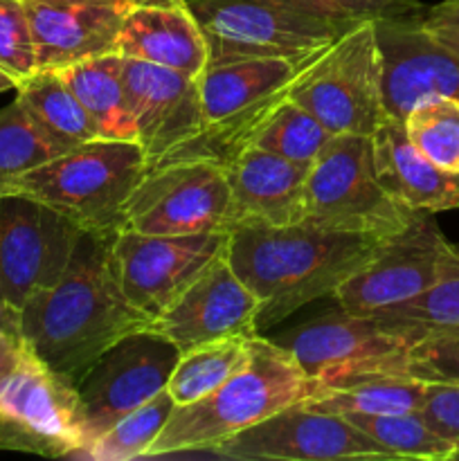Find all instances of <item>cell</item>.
<instances>
[{
  "label": "cell",
  "instance_id": "6da1fadb",
  "mask_svg": "<svg viewBox=\"0 0 459 461\" xmlns=\"http://www.w3.org/2000/svg\"><path fill=\"white\" fill-rule=\"evenodd\" d=\"M115 234L84 230L61 277L18 311L27 349L75 390L108 347L148 327L117 282Z\"/></svg>",
  "mask_w": 459,
  "mask_h": 461
},
{
  "label": "cell",
  "instance_id": "7a4b0ae2",
  "mask_svg": "<svg viewBox=\"0 0 459 461\" xmlns=\"http://www.w3.org/2000/svg\"><path fill=\"white\" fill-rule=\"evenodd\" d=\"M385 239L304 223L237 228L230 232L228 259L259 300L256 331H261L320 297H333L349 275L381 250Z\"/></svg>",
  "mask_w": 459,
  "mask_h": 461
},
{
  "label": "cell",
  "instance_id": "3957f363",
  "mask_svg": "<svg viewBox=\"0 0 459 461\" xmlns=\"http://www.w3.org/2000/svg\"><path fill=\"white\" fill-rule=\"evenodd\" d=\"M313 381L297 360L274 340L250 338V358L212 394L178 405L153 441L147 457L207 455L237 432L273 417L279 410L306 401Z\"/></svg>",
  "mask_w": 459,
  "mask_h": 461
},
{
  "label": "cell",
  "instance_id": "277c9868",
  "mask_svg": "<svg viewBox=\"0 0 459 461\" xmlns=\"http://www.w3.org/2000/svg\"><path fill=\"white\" fill-rule=\"evenodd\" d=\"M148 171L138 142L94 138L18 176L7 194H22L88 232H117L122 207Z\"/></svg>",
  "mask_w": 459,
  "mask_h": 461
},
{
  "label": "cell",
  "instance_id": "5b68a950",
  "mask_svg": "<svg viewBox=\"0 0 459 461\" xmlns=\"http://www.w3.org/2000/svg\"><path fill=\"white\" fill-rule=\"evenodd\" d=\"M288 99L333 135H372L387 117L382 59L374 21H360L310 54L297 70Z\"/></svg>",
  "mask_w": 459,
  "mask_h": 461
},
{
  "label": "cell",
  "instance_id": "8992f818",
  "mask_svg": "<svg viewBox=\"0 0 459 461\" xmlns=\"http://www.w3.org/2000/svg\"><path fill=\"white\" fill-rule=\"evenodd\" d=\"M302 63L286 59H243L207 66L198 77L201 138L165 162L214 160L225 165L234 153L250 144L261 122L288 99V88Z\"/></svg>",
  "mask_w": 459,
  "mask_h": 461
},
{
  "label": "cell",
  "instance_id": "52a82bcc",
  "mask_svg": "<svg viewBox=\"0 0 459 461\" xmlns=\"http://www.w3.org/2000/svg\"><path fill=\"white\" fill-rule=\"evenodd\" d=\"M414 214L378 185L369 135H333L309 167L302 203L304 225L392 237Z\"/></svg>",
  "mask_w": 459,
  "mask_h": 461
},
{
  "label": "cell",
  "instance_id": "ba28073f",
  "mask_svg": "<svg viewBox=\"0 0 459 461\" xmlns=\"http://www.w3.org/2000/svg\"><path fill=\"white\" fill-rule=\"evenodd\" d=\"M207 45V66L243 59L306 61L356 23L331 21L266 0H187Z\"/></svg>",
  "mask_w": 459,
  "mask_h": 461
},
{
  "label": "cell",
  "instance_id": "9c48e42d",
  "mask_svg": "<svg viewBox=\"0 0 459 461\" xmlns=\"http://www.w3.org/2000/svg\"><path fill=\"white\" fill-rule=\"evenodd\" d=\"M180 349L156 329L142 327L108 347L76 385L81 455L94 439L166 390Z\"/></svg>",
  "mask_w": 459,
  "mask_h": 461
},
{
  "label": "cell",
  "instance_id": "30bf717a",
  "mask_svg": "<svg viewBox=\"0 0 459 461\" xmlns=\"http://www.w3.org/2000/svg\"><path fill=\"white\" fill-rule=\"evenodd\" d=\"M232 228V192L214 160L153 167L122 207L120 230L142 234H230Z\"/></svg>",
  "mask_w": 459,
  "mask_h": 461
},
{
  "label": "cell",
  "instance_id": "8fae6325",
  "mask_svg": "<svg viewBox=\"0 0 459 461\" xmlns=\"http://www.w3.org/2000/svg\"><path fill=\"white\" fill-rule=\"evenodd\" d=\"M313 383L358 374H405L408 338L381 318L354 315L342 306L322 311L273 338Z\"/></svg>",
  "mask_w": 459,
  "mask_h": 461
},
{
  "label": "cell",
  "instance_id": "7c38bea8",
  "mask_svg": "<svg viewBox=\"0 0 459 461\" xmlns=\"http://www.w3.org/2000/svg\"><path fill=\"white\" fill-rule=\"evenodd\" d=\"M454 246L441 234L432 214L417 212L400 232L333 293L338 306L354 315L378 318L430 288L453 257Z\"/></svg>",
  "mask_w": 459,
  "mask_h": 461
},
{
  "label": "cell",
  "instance_id": "4fadbf2b",
  "mask_svg": "<svg viewBox=\"0 0 459 461\" xmlns=\"http://www.w3.org/2000/svg\"><path fill=\"white\" fill-rule=\"evenodd\" d=\"M0 437L4 450L79 457L76 390L54 376L30 349L0 378Z\"/></svg>",
  "mask_w": 459,
  "mask_h": 461
},
{
  "label": "cell",
  "instance_id": "5bb4252c",
  "mask_svg": "<svg viewBox=\"0 0 459 461\" xmlns=\"http://www.w3.org/2000/svg\"><path fill=\"white\" fill-rule=\"evenodd\" d=\"M84 230L54 207L0 194V302L21 311L66 270Z\"/></svg>",
  "mask_w": 459,
  "mask_h": 461
},
{
  "label": "cell",
  "instance_id": "9a60e30c",
  "mask_svg": "<svg viewBox=\"0 0 459 461\" xmlns=\"http://www.w3.org/2000/svg\"><path fill=\"white\" fill-rule=\"evenodd\" d=\"M228 232L142 234L117 230L111 250L117 282L126 300L151 322L228 250Z\"/></svg>",
  "mask_w": 459,
  "mask_h": 461
},
{
  "label": "cell",
  "instance_id": "2e32d148",
  "mask_svg": "<svg viewBox=\"0 0 459 461\" xmlns=\"http://www.w3.org/2000/svg\"><path fill=\"white\" fill-rule=\"evenodd\" d=\"M220 459L282 461H385L378 444L342 414L315 412L304 403L288 405L273 417L246 428L212 450Z\"/></svg>",
  "mask_w": 459,
  "mask_h": 461
},
{
  "label": "cell",
  "instance_id": "e0dca14e",
  "mask_svg": "<svg viewBox=\"0 0 459 461\" xmlns=\"http://www.w3.org/2000/svg\"><path fill=\"white\" fill-rule=\"evenodd\" d=\"M259 309V300L234 273L225 250L148 327L187 351L220 338L256 336Z\"/></svg>",
  "mask_w": 459,
  "mask_h": 461
},
{
  "label": "cell",
  "instance_id": "ac0fdd59",
  "mask_svg": "<svg viewBox=\"0 0 459 461\" xmlns=\"http://www.w3.org/2000/svg\"><path fill=\"white\" fill-rule=\"evenodd\" d=\"M124 84L148 169L201 138L198 77L124 57Z\"/></svg>",
  "mask_w": 459,
  "mask_h": 461
},
{
  "label": "cell",
  "instance_id": "d6986e66",
  "mask_svg": "<svg viewBox=\"0 0 459 461\" xmlns=\"http://www.w3.org/2000/svg\"><path fill=\"white\" fill-rule=\"evenodd\" d=\"M421 14L374 21L382 59V104L396 120H405L423 99H459V59L423 32Z\"/></svg>",
  "mask_w": 459,
  "mask_h": 461
},
{
  "label": "cell",
  "instance_id": "ffe728a7",
  "mask_svg": "<svg viewBox=\"0 0 459 461\" xmlns=\"http://www.w3.org/2000/svg\"><path fill=\"white\" fill-rule=\"evenodd\" d=\"M39 70L117 52L124 18L142 0H22Z\"/></svg>",
  "mask_w": 459,
  "mask_h": 461
},
{
  "label": "cell",
  "instance_id": "44dd1931",
  "mask_svg": "<svg viewBox=\"0 0 459 461\" xmlns=\"http://www.w3.org/2000/svg\"><path fill=\"white\" fill-rule=\"evenodd\" d=\"M223 169L232 192V230L302 223L309 167L248 144L225 162Z\"/></svg>",
  "mask_w": 459,
  "mask_h": 461
},
{
  "label": "cell",
  "instance_id": "7402d4cb",
  "mask_svg": "<svg viewBox=\"0 0 459 461\" xmlns=\"http://www.w3.org/2000/svg\"><path fill=\"white\" fill-rule=\"evenodd\" d=\"M372 140L374 174L390 198L412 212L459 210V174L439 169L405 133L403 120L387 115Z\"/></svg>",
  "mask_w": 459,
  "mask_h": 461
},
{
  "label": "cell",
  "instance_id": "603a6c76",
  "mask_svg": "<svg viewBox=\"0 0 459 461\" xmlns=\"http://www.w3.org/2000/svg\"><path fill=\"white\" fill-rule=\"evenodd\" d=\"M117 54L187 77L207 68V45L187 0H142L124 18Z\"/></svg>",
  "mask_w": 459,
  "mask_h": 461
},
{
  "label": "cell",
  "instance_id": "cb8c5ba5",
  "mask_svg": "<svg viewBox=\"0 0 459 461\" xmlns=\"http://www.w3.org/2000/svg\"><path fill=\"white\" fill-rule=\"evenodd\" d=\"M93 122L97 138L138 142L129 90L124 84V57L117 52L84 59L57 70Z\"/></svg>",
  "mask_w": 459,
  "mask_h": 461
},
{
  "label": "cell",
  "instance_id": "d4e9b609",
  "mask_svg": "<svg viewBox=\"0 0 459 461\" xmlns=\"http://www.w3.org/2000/svg\"><path fill=\"white\" fill-rule=\"evenodd\" d=\"M428 383L399 374H358L313 383L302 403L327 414H405L418 412Z\"/></svg>",
  "mask_w": 459,
  "mask_h": 461
},
{
  "label": "cell",
  "instance_id": "484cf974",
  "mask_svg": "<svg viewBox=\"0 0 459 461\" xmlns=\"http://www.w3.org/2000/svg\"><path fill=\"white\" fill-rule=\"evenodd\" d=\"M16 93L27 115L63 151L97 138L88 113L57 70H39L18 84Z\"/></svg>",
  "mask_w": 459,
  "mask_h": 461
},
{
  "label": "cell",
  "instance_id": "4316f807",
  "mask_svg": "<svg viewBox=\"0 0 459 461\" xmlns=\"http://www.w3.org/2000/svg\"><path fill=\"white\" fill-rule=\"evenodd\" d=\"M378 318L399 329L412 347L430 338L459 336V248L430 288Z\"/></svg>",
  "mask_w": 459,
  "mask_h": 461
},
{
  "label": "cell",
  "instance_id": "83f0119b",
  "mask_svg": "<svg viewBox=\"0 0 459 461\" xmlns=\"http://www.w3.org/2000/svg\"><path fill=\"white\" fill-rule=\"evenodd\" d=\"M250 338H220L180 351L178 363L166 383V392L174 399L176 408L212 394L237 369H241L250 358Z\"/></svg>",
  "mask_w": 459,
  "mask_h": 461
},
{
  "label": "cell",
  "instance_id": "f1b7e54d",
  "mask_svg": "<svg viewBox=\"0 0 459 461\" xmlns=\"http://www.w3.org/2000/svg\"><path fill=\"white\" fill-rule=\"evenodd\" d=\"M360 432L381 446L392 459L446 461L457 457L450 441L436 435L421 412L405 414H342Z\"/></svg>",
  "mask_w": 459,
  "mask_h": 461
},
{
  "label": "cell",
  "instance_id": "f546056e",
  "mask_svg": "<svg viewBox=\"0 0 459 461\" xmlns=\"http://www.w3.org/2000/svg\"><path fill=\"white\" fill-rule=\"evenodd\" d=\"M333 133H328L300 104L284 99L252 135V147L282 156L295 165L310 167L318 153L327 147Z\"/></svg>",
  "mask_w": 459,
  "mask_h": 461
},
{
  "label": "cell",
  "instance_id": "4dcf8cb0",
  "mask_svg": "<svg viewBox=\"0 0 459 461\" xmlns=\"http://www.w3.org/2000/svg\"><path fill=\"white\" fill-rule=\"evenodd\" d=\"M176 410L174 399L166 390L153 396L138 410L122 417L115 426L108 428L99 439L88 446L81 459L93 461H129L147 457L153 441L169 421L171 412Z\"/></svg>",
  "mask_w": 459,
  "mask_h": 461
},
{
  "label": "cell",
  "instance_id": "1f68e13d",
  "mask_svg": "<svg viewBox=\"0 0 459 461\" xmlns=\"http://www.w3.org/2000/svg\"><path fill=\"white\" fill-rule=\"evenodd\" d=\"M61 153L66 151L39 129L18 99L0 108V194H7L9 185L18 176L45 165Z\"/></svg>",
  "mask_w": 459,
  "mask_h": 461
},
{
  "label": "cell",
  "instance_id": "d6a6232c",
  "mask_svg": "<svg viewBox=\"0 0 459 461\" xmlns=\"http://www.w3.org/2000/svg\"><path fill=\"white\" fill-rule=\"evenodd\" d=\"M410 142L439 169L459 174V99L430 97L403 120Z\"/></svg>",
  "mask_w": 459,
  "mask_h": 461
},
{
  "label": "cell",
  "instance_id": "836d02e7",
  "mask_svg": "<svg viewBox=\"0 0 459 461\" xmlns=\"http://www.w3.org/2000/svg\"><path fill=\"white\" fill-rule=\"evenodd\" d=\"M0 68L18 84L39 72L34 36L22 0H0Z\"/></svg>",
  "mask_w": 459,
  "mask_h": 461
},
{
  "label": "cell",
  "instance_id": "e575fe53",
  "mask_svg": "<svg viewBox=\"0 0 459 461\" xmlns=\"http://www.w3.org/2000/svg\"><path fill=\"white\" fill-rule=\"evenodd\" d=\"M405 374L423 383L459 385V336L430 338L405 354Z\"/></svg>",
  "mask_w": 459,
  "mask_h": 461
},
{
  "label": "cell",
  "instance_id": "d590c367",
  "mask_svg": "<svg viewBox=\"0 0 459 461\" xmlns=\"http://www.w3.org/2000/svg\"><path fill=\"white\" fill-rule=\"evenodd\" d=\"M428 426L454 446L459 459V385L446 383H428L426 401L421 410Z\"/></svg>",
  "mask_w": 459,
  "mask_h": 461
},
{
  "label": "cell",
  "instance_id": "8d00e7d4",
  "mask_svg": "<svg viewBox=\"0 0 459 461\" xmlns=\"http://www.w3.org/2000/svg\"><path fill=\"white\" fill-rule=\"evenodd\" d=\"M336 14L345 21H382L421 14L423 5L418 0H327Z\"/></svg>",
  "mask_w": 459,
  "mask_h": 461
},
{
  "label": "cell",
  "instance_id": "74e56055",
  "mask_svg": "<svg viewBox=\"0 0 459 461\" xmlns=\"http://www.w3.org/2000/svg\"><path fill=\"white\" fill-rule=\"evenodd\" d=\"M421 27L436 45L459 59V0H441L423 9Z\"/></svg>",
  "mask_w": 459,
  "mask_h": 461
},
{
  "label": "cell",
  "instance_id": "f35d334b",
  "mask_svg": "<svg viewBox=\"0 0 459 461\" xmlns=\"http://www.w3.org/2000/svg\"><path fill=\"white\" fill-rule=\"evenodd\" d=\"M22 349H25V342L21 336L18 311L0 302V378L16 365Z\"/></svg>",
  "mask_w": 459,
  "mask_h": 461
},
{
  "label": "cell",
  "instance_id": "ab89813d",
  "mask_svg": "<svg viewBox=\"0 0 459 461\" xmlns=\"http://www.w3.org/2000/svg\"><path fill=\"white\" fill-rule=\"evenodd\" d=\"M266 3L279 5V7H288L295 9V12H304V14H313V16H322V18H331V21H345L336 14V9L327 3V0H266ZM354 23V21H351Z\"/></svg>",
  "mask_w": 459,
  "mask_h": 461
},
{
  "label": "cell",
  "instance_id": "60d3db41",
  "mask_svg": "<svg viewBox=\"0 0 459 461\" xmlns=\"http://www.w3.org/2000/svg\"><path fill=\"white\" fill-rule=\"evenodd\" d=\"M16 88H18V81L0 68V93H7V90H16Z\"/></svg>",
  "mask_w": 459,
  "mask_h": 461
}]
</instances>
